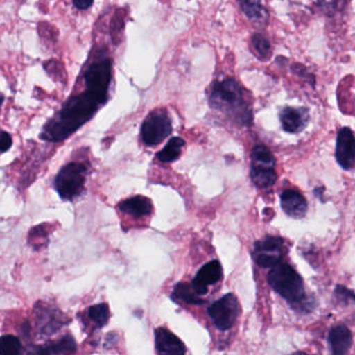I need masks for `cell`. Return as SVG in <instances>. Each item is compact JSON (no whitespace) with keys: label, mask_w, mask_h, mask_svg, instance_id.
<instances>
[{"label":"cell","mask_w":355,"mask_h":355,"mask_svg":"<svg viewBox=\"0 0 355 355\" xmlns=\"http://www.w3.org/2000/svg\"><path fill=\"white\" fill-rule=\"evenodd\" d=\"M105 99L88 92L72 97L59 114L45 126L42 138L59 142L73 134L93 117Z\"/></svg>","instance_id":"obj_1"},{"label":"cell","mask_w":355,"mask_h":355,"mask_svg":"<svg viewBox=\"0 0 355 355\" xmlns=\"http://www.w3.org/2000/svg\"><path fill=\"white\" fill-rule=\"evenodd\" d=\"M209 101L214 109L223 112L240 123L249 124L252 120V114L245 101L242 89L234 80L216 83Z\"/></svg>","instance_id":"obj_2"},{"label":"cell","mask_w":355,"mask_h":355,"mask_svg":"<svg viewBox=\"0 0 355 355\" xmlns=\"http://www.w3.org/2000/svg\"><path fill=\"white\" fill-rule=\"evenodd\" d=\"M271 288L292 304L305 302L304 284L301 276L286 263H278L272 268L268 276Z\"/></svg>","instance_id":"obj_3"},{"label":"cell","mask_w":355,"mask_h":355,"mask_svg":"<svg viewBox=\"0 0 355 355\" xmlns=\"http://www.w3.org/2000/svg\"><path fill=\"white\" fill-rule=\"evenodd\" d=\"M87 167L82 163H70L62 168L55 180L60 196L65 200H73L84 192Z\"/></svg>","instance_id":"obj_4"},{"label":"cell","mask_w":355,"mask_h":355,"mask_svg":"<svg viewBox=\"0 0 355 355\" xmlns=\"http://www.w3.org/2000/svg\"><path fill=\"white\" fill-rule=\"evenodd\" d=\"M207 311L218 329L228 330L238 319L240 305L234 295L227 294L214 302Z\"/></svg>","instance_id":"obj_5"},{"label":"cell","mask_w":355,"mask_h":355,"mask_svg":"<svg viewBox=\"0 0 355 355\" xmlns=\"http://www.w3.org/2000/svg\"><path fill=\"white\" fill-rule=\"evenodd\" d=\"M112 78V62L105 59L96 62L85 73L87 91L107 101Z\"/></svg>","instance_id":"obj_6"},{"label":"cell","mask_w":355,"mask_h":355,"mask_svg":"<svg viewBox=\"0 0 355 355\" xmlns=\"http://www.w3.org/2000/svg\"><path fill=\"white\" fill-rule=\"evenodd\" d=\"M284 241L278 236H266L254 244L253 259L257 265L263 268H273L280 263L284 257Z\"/></svg>","instance_id":"obj_7"},{"label":"cell","mask_w":355,"mask_h":355,"mask_svg":"<svg viewBox=\"0 0 355 355\" xmlns=\"http://www.w3.org/2000/svg\"><path fill=\"white\" fill-rule=\"evenodd\" d=\"M172 132L171 121L164 112L150 114L145 119L141 130L142 139L147 146H155L163 142Z\"/></svg>","instance_id":"obj_8"},{"label":"cell","mask_w":355,"mask_h":355,"mask_svg":"<svg viewBox=\"0 0 355 355\" xmlns=\"http://www.w3.org/2000/svg\"><path fill=\"white\" fill-rule=\"evenodd\" d=\"M354 136L352 130L349 128H344L338 132L336 138V157L338 163L344 169H352L354 166Z\"/></svg>","instance_id":"obj_9"},{"label":"cell","mask_w":355,"mask_h":355,"mask_svg":"<svg viewBox=\"0 0 355 355\" xmlns=\"http://www.w3.org/2000/svg\"><path fill=\"white\" fill-rule=\"evenodd\" d=\"M222 277V267L218 261H211L203 266L195 276L192 288L197 296H203L207 293V286L219 282Z\"/></svg>","instance_id":"obj_10"},{"label":"cell","mask_w":355,"mask_h":355,"mask_svg":"<svg viewBox=\"0 0 355 355\" xmlns=\"http://www.w3.org/2000/svg\"><path fill=\"white\" fill-rule=\"evenodd\" d=\"M155 348L159 355H184V343L166 328H157L155 331Z\"/></svg>","instance_id":"obj_11"},{"label":"cell","mask_w":355,"mask_h":355,"mask_svg":"<svg viewBox=\"0 0 355 355\" xmlns=\"http://www.w3.org/2000/svg\"><path fill=\"white\" fill-rule=\"evenodd\" d=\"M309 111L304 107L295 109V107H286L280 113V121L282 128L286 132L291 134H297L306 126L309 122Z\"/></svg>","instance_id":"obj_12"},{"label":"cell","mask_w":355,"mask_h":355,"mask_svg":"<svg viewBox=\"0 0 355 355\" xmlns=\"http://www.w3.org/2000/svg\"><path fill=\"white\" fill-rule=\"evenodd\" d=\"M41 309L37 307V320H38L39 329L45 334H53L59 330L64 324L65 320L62 318L61 311H53L44 305H39Z\"/></svg>","instance_id":"obj_13"},{"label":"cell","mask_w":355,"mask_h":355,"mask_svg":"<svg viewBox=\"0 0 355 355\" xmlns=\"http://www.w3.org/2000/svg\"><path fill=\"white\" fill-rule=\"evenodd\" d=\"M282 209L286 215L295 219H300L306 214L307 202L304 197L297 191L286 190L282 193Z\"/></svg>","instance_id":"obj_14"},{"label":"cell","mask_w":355,"mask_h":355,"mask_svg":"<svg viewBox=\"0 0 355 355\" xmlns=\"http://www.w3.org/2000/svg\"><path fill=\"white\" fill-rule=\"evenodd\" d=\"M328 340L331 355H346L352 345V334L346 326H336L329 332Z\"/></svg>","instance_id":"obj_15"},{"label":"cell","mask_w":355,"mask_h":355,"mask_svg":"<svg viewBox=\"0 0 355 355\" xmlns=\"http://www.w3.org/2000/svg\"><path fill=\"white\" fill-rule=\"evenodd\" d=\"M120 211L132 217L141 218L153 213V203L150 199L143 196H135L122 201L119 205Z\"/></svg>","instance_id":"obj_16"},{"label":"cell","mask_w":355,"mask_h":355,"mask_svg":"<svg viewBox=\"0 0 355 355\" xmlns=\"http://www.w3.org/2000/svg\"><path fill=\"white\" fill-rule=\"evenodd\" d=\"M274 167H275V159L269 149L263 145L255 146L251 153V168L274 169Z\"/></svg>","instance_id":"obj_17"},{"label":"cell","mask_w":355,"mask_h":355,"mask_svg":"<svg viewBox=\"0 0 355 355\" xmlns=\"http://www.w3.org/2000/svg\"><path fill=\"white\" fill-rule=\"evenodd\" d=\"M241 9L245 15L257 24H263L268 20V12L266 8L259 1H242L240 3Z\"/></svg>","instance_id":"obj_18"},{"label":"cell","mask_w":355,"mask_h":355,"mask_svg":"<svg viewBox=\"0 0 355 355\" xmlns=\"http://www.w3.org/2000/svg\"><path fill=\"white\" fill-rule=\"evenodd\" d=\"M186 142L182 138H172L168 144L157 153V157L159 161L163 163H171L180 157L182 149L184 148Z\"/></svg>","instance_id":"obj_19"},{"label":"cell","mask_w":355,"mask_h":355,"mask_svg":"<svg viewBox=\"0 0 355 355\" xmlns=\"http://www.w3.org/2000/svg\"><path fill=\"white\" fill-rule=\"evenodd\" d=\"M250 175L255 186L259 187V189L270 188L275 184L276 180H277V175L274 169L251 168Z\"/></svg>","instance_id":"obj_20"},{"label":"cell","mask_w":355,"mask_h":355,"mask_svg":"<svg viewBox=\"0 0 355 355\" xmlns=\"http://www.w3.org/2000/svg\"><path fill=\"white\" fill-rule=\"evenodd\" d=\"M192 291L193 288L188 284H178L174 288L172 297L174 300L182 301L187 304H202L205 303V300L199 298V296H197Z\"/></svg>","instance_id":"obj_21"},{"label":"cell","mask_w":355,"mask_h":355,"mask_svg":"<svg viewBox=\"0 0 355 355\" xmlns=\"http://www.w3.org/2000/svg\"><path fill=\"white\" fill-rule=\"evenodd\" d=\"M89 318L97 327H103L107 325L110 319L109 306L105 303L91 306L88 311Z\"/></svg>","instance_id":"obj_22"},{"label":"cell","mask_w":355,"mask_h":355,"mask_svg":"<svg viewBox=\"0 0 355 355\" xmlns=\"http://www.w3.org/2000/svg\"><path fill=\"white\" fill-rule=\"evenodd\" d=\"M21 342L16 336L7 334L0 338V355H20Z\"/></svg>","instance_id":"obj_23"},{"label":"cell","mask_w":355,"mask_h":355,"mask_svg":"<svg viewBox=\"0 0 355 355\" xmlns=\"http://www.w3.org/2000/svg\"><path fill=\"white\" fill-rule=\"evenodd\" d=\"M58 354L71 355L76 351V343L71 336H65L61 340L51 343Z\"/></svg>","instance_id":"obj_24"},{"label":"cell","mask_w":355,"mask_h":355,"mask_svg":"<svg viewBox=\"0 0 355 355\" xmlns=\"http://www.w3.org/2000/svg\"><path fill=\"white\" fill-rule=\"evenodd\" d=\"M252 44L255 51L261 60H268L271 55V46L269 41L261 34H255L252 38Z\"/></svg>","instance_id":"obj_25"},{"label":"cell","mask_w":355,"mask_h":355,"mask_svg":"<svg viewBox=\"0 0 355 355\" xmlns=\"http://www.w3.org/2000/svg\"><path fill=\"white\" fill-rule=\"evenodd\" d=\"M26 355H59L55 352L51 343H47L44 346H33L28 349Z\"/></svg>","instance_id":"obj_26"},{"label":"cell","mask_w":355,"mask_h":355,"mask_svg":"<svg viewBox=\"0 0 355 355\" xmlns=\"http://www.w3.org/2000/svg\"><path fill=\"white\" fill-rule=\"evenodd\" d=\"M336 296L338 300H344L345 303H348L349 299L353 300L354 299V295H353L352 291H349L348 288H344L342 286H338L336 288Z\"/></svg>","instance_id":"obj_27"},{"label":"cell","mask_w":355,"mask_h":355,"mask_svg":"<svg viewBox=\"0 0 355 355\" xmlns=\"http://www.w3.org/2000/svg\"><path fill=\"white\" fill-rule=\"evenodd\" d=\"M12 146V137L8 132H0V153H5Z\"/></svg>","instance_id":"obj_28"},{"label":"cell","mask_w":355,"mask_h":355,"mask_svg":"<svg viewBox=\"0 0 355 355\" xmlns=\"http://www.w3.org/2000/svg\"><path fill=\"white\" fill-rule=\"evenodd\" d=\"M73 5L76 6L78 10H86L88 9L89 7H91L93 3L90 1V0H76V1H73Z\"/></svg>","instance_id":"obj_29"},{"label":"cell","mask_w":355,"mask_h":355,"mask_svg":"<svg viewBox=\"0 0 355 355\" xmlns=\"http://www.w3.org/2000/svg\"><path fill=\"white\" fill-rule=\"evenodd\" d=\"M291 355H307V354H306V353L300 352V351H299V352H295V353H293V354H291Z\"/></svg>","instance_id":"obj_30"},{"label":"cell","mask_w":355,"mask_h":355,"mask_svg":"<svg viewBox=\"0 0 355 355\" xmlns=\"http://www.w3.org/2000/svg\"><path fill=\"white\" fill-rule=\"evenodd\" d=\"M3 98H0V107H1V105H3Z\"/></svg>","instance_id":"obj_31"}]
</instances>
